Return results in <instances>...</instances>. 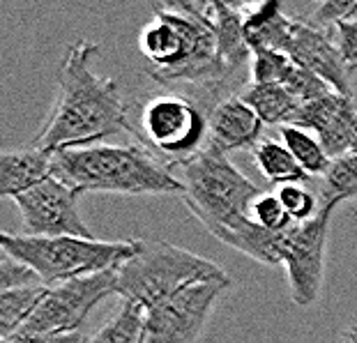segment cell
I'll return each mask as SVG.
<instances>
[{"instance_id": "cell-1", "label": "cell", "mask_w": 357, "mask_h": 343, "mask_svg": "<svg viewBox=\"0 0 357 343\" xmlns=\"http://www.w3.org/2000/svg\"><path fill=\"white\" fill-rule=\"evenodd\" d=\"M180 171L185 205L219 242L263 265L284 263L288 233H275L256 224L252 208L261 189L235 169L229 155L210 146L182 164Z\"/></svg>"}, {"instance_id": "cell-2", "label": "cell", "mask_w": 357, "mask_h": 343, "mask_svg": "<svg viewBox=\"0 0 357 343\" xmlns=\"http://www.w3.org/2000/svg\"><path fill=\"white\" fill-rule=\"evenodd\" d=\"M100 47L88 40L67 47L58 72V99L33 148L56 155L60 150L97 146L129 129V109L118 83L100 79L93 60Z\"/></svg>"}, {"instance_id": "cell-3", "label": "cell", "mask_w": 357, "mask_h": 343, "mask_svg": "<svg viewBox=\"0 0 357 343\" xmlns=\"http://www.w3.org/2000/svg\"><path fill=\"white\" fill-rule=\"evenodd\" d=\"M139 49L150 63L153 79L169 83L203 86L210 95L229 97L238 79L219 60L217 35L194 3H171L155 7V19L141 30Z\"/></svg>"}, {"instance_id": "cell-4", "label": "cell", "mask_w": 357, "mask_h": 343, "mask_svg": "<svg viewBox=\"0 0 357 343\" xmlns=\"http://www.w3.org/2000/svg\"><path fill=\"white\" fill-rule=\"evenodd\" d=\"M53 178L77 192L104 194H185L180 178L143 146H86L53 155Z\"/></svg>"}, {"instance_id": "cell-5", "label": "cell", "mask_w": 357, "mask_h": 343, "mask_svg": "<svg viewBox=\"0 0 357 343\" xmlns=\"http://www.w3.org/2000/svg\"><path fill=\"white\" fill-rule=\"evenodd\" d=\"M210 281L231 279L219 265L194 251L164 240L136 238L134 256L118 268V295L123 302H136L148 311L187 288Z\"/></svg>"}, {"instance_id": "cell-6", "label": "cell", "mask_w": 357, "mask_h": 343, "mask_svg": "<svg viewBox=\"0 0 357 343\" xmlns=\"http://www.w3.org/2000/svg\"><path fill=\"white\" fill-rule=\"evenodd\" d=\"M3 254L26 263L37 272L44 286L90 277L106 270H118L134 256L136 240L104 242L95 238H33V235H0Z\"/></svg>"}, {"instance_id": "cell-7", "label": "cell", "mask_w": 357, "mask_h": 343, "mask_svg": "<svg viewBox=\"0 0 357 343\" xmlns=\"http://www.w3.org/2000/svg\"><path fill=\"white\" fill-rule=\"evenodd\" d=\"M136 123H129L132 132L155 157L169 166H182L203 150L210 148L208 113L182 95H155L136 111Z\"/></svg>"}, {"instance_id": "cell-8", "label": "cell", "mask_w": 357, "mask_h": 343, "mask_svg": "<svg viewBox=\"0 0 357 343\" xmlns=\"http://www.w3.org/2000/svg\"><path fill=\"white\" fill-rule=\"evenodd\" d=\"M118 295V270H106L63 284L47 286V295L19 332L72 334L81 332L93 309L106 297Z\"/></svg>"}, {"instance_id": "cell-9", "label": "cell", "mask_w": 357, "mask_h": 343, "mask_svg": "<svg viewBox=\"0 0 357 343\" xmlns=\"http://www.w3.org/2000/svg\"><path fill=\"white\" fill-rule=\"evenodd\" d=\"M231 281L192 286L146 311L143 343H199L217 300Z\"/></svg>"}, {"instance_id": "cell-10", "label": "cell", "mask_w": 357, "mask_h": 343, "mask_svg": "<svg viewBox=\"0 0 357 343\" xmlns=\"http://www.w3.org/2000/svg\"><path fill=\"white\" fill-rule=\"evenodd\" d=\"M330 210H321L316 219L295 224L286 235L284 268L291 297L298 307H311L321 297L325 279V247L330 233Z\"/></svg>"}, {"instance_id": "cell-11", "label": "cell", "mask_w": 357, "mask_h": 343, "mask_svg": "<svg viewBox=\"0 0 357 343\" xmlns=\"http://www.w3.org/2000/svg\"><path fill=\"white\" fill-rule=\"evenodd\" d=\"M81 196V192L51 175L42 185L14 198V203L24 219V228L33 238H93L79 215Z\"/></svg>"}, {"instance_id": "cell-12", "label": "cell", "mask_w": 357, "mask_h": 343, "mask_svg": "<svg viewBox=\"0 0 357 343\" xmlns=\"http://www.w3.org/2000/svg\"><path fill=\"white\" fill-rule=\"evenodd\" d=\"M286 56L302 70L314 72L323 81H328L339 95L353 97L351 67L346 65L339 47L330 40L325 30L309 26L307 21L293 19L291 47H288Z\"/></svg>"}, {"instance_id": "cell-13", "label": "cell", "mask_w": 357, "mask_h": 343, "mask_svg": "<svg viewBox=\"0 0 357 343\" xmlns=\"http://www.w3.org/2000/svg\"><path fill=\"white\" fill-rule=\"evenodd\" d=\"M357 123V106L353 97L332 93L318 102L305 104L300 109V116L295 120V127H302L307 132L316 134L323 143L325 152L337 159L351 152L353 134Z\"/></svg>"}, {"instance_id": "cell-14", "label": "cell", "mask_w": 357, "mask_h": 343, "mask_svg": "<svg viewBox=\"0 0 357 343\" xmlns=\"http://www.w3.org/2000/svg\"><path fill=\"white\" fill-rule=\"evenodd\" d=\"M210 146L229 155L233 150H254L265 123L242 97H229L208 111Z\"/></svg>"}, {"instance_id": "cell-15", "label": "cell", "mask_w": 357, "mask_h": 343, "mask_svg": "<svg viewBox=\"0 0 357 343\" xmlns=\"http://www.w3.org/2000/svg\"><path fill=\"white\" fill-rule=\"evenodd\" d=\"M201 17L208 21L217 35L219 60L233 79H238L240 70L252 63V49H249L245 35V14L240 7L229 3H194Z\"/></svg>"}, {"instance_id": "cell-16", "label": "cell", "mask_w": 357, "mask_h": 343, "mask_svg": "<svg viewBox=\"0 0 357 343\" xmlns=\"http://www.w3.org/2000/svg\"><path fill=\"white\" fill-rule=\"evenodd\" d=\"M53 175V155L37 148H26L0 157V194L3 198H17L30 192Z\"/></svg>"}, {"instance_id": "cell-17", "label": "cell", "mask_w": 357, "mask_h": 343, "mask_svg": "<svg viewBox=\"0 0 357 343\" xmlns=\"http://www.w3.org/2000/svg\"><path fill=\"white\" fill-rule=\"evenodd\" d=\"M240 97L252 106L265 125H295L302 109V104L284 86H256L252 83Z\"/></svg>"}, {"instance_id": "cell-18", "label": "cell", "mask_w": 357, "mask_h": 343, "mask_svg": "<svg viewBox=\"0 0 357 343\" xmlns=\"http://www.w3.org/2000/svg\"><path fill=\"white\" fill-rule=\"evenodd\" d=\"M254 162L256 169L270 185H305L309 175L302 171V166L295 162L284 143H277L272 139H263L254 146Z\"/></svg>"}, {"instance_id": "cell-19", "label": "cell", "mask_w": 357, "mask_h": 343, "mask_svg": "<svg viewBox=\"0 0 357 343\" xmlns=\"http://www.w3.org/2000/svg\"><path fill=\"white\" fill-rule=\"evenodd\" d=\"M357 196V152L332 159L328 173L321 178L318 205L321 210H334L339 203Z\"/></svg>"}, {"instance_id": "cell-20", "label": "cell", "mask_w": 357, "mask_h": 343, "mask_svg": "<svg viewBox=\"0 0 357 343\" xmlns=\"http://www.w3.org/2000/svg\"><path fill=\"white\" fill-rule=\"evenodd\" d=\"M146 339V309L136 302H123L118 314L109 318L83 343H143Z\"/></svg>"}, {"instance_id": "cell-21", "label": "cell", "mask_w": 357, "mask_h": 343, "mask_svg": "<svg viewBox=\"0 0 357 343\" xmlns=\"http://www.w3.org/2000/svg\"><path fill=\"white\" fill-rule=\"evenodd\" d=\"M47 295V286H28L0 293V337L7 339L24 327L40 302Z\"/></svg>"}, {"instance_id": "cell-22", "label": "cell", "mask_w": 357, "mask_h": 343, "mask_svg": "<svg viewBox=\"0 0 357 343\" xmlns=\"http://www.w3.org/2000/svg\"><path fill=\"white\" fill-rule=\"evenodd\" d=\"M281 139H284V146L291 150L295 162L302 166V171L307 175H321L323 178L328 173L332 157L325 152L323 143L318 141L316 134H311L302 127L288 125L281 127Z\"/></svg>"}, {"instance_id": "cell-23", "label": "cell", "mask_w": 357, "mask_h": 343, "mask_svg": "<svg viewBox=\"0 0 357 343\" xmlns=\"http://www.w3.org/2000/svg\"><path fill=\"white\" fill-rule=\"evenodd\" d=\"M293 70L295 63L286 53L268 49L252 51V81L256 86H284Z\"/></svg>"}, {"instance_id": "cell-24", "label": "cell", "mask_w": 357, "mask_h": 343, "mask_svg": "<svg viewBox=\"0 0 357 343\" xmlns=\"http://www.w3.org/2000/svg\"><path fill=\"white\" fill-rule=\"evenodd\" d=\"M284 88L298 99L302 106L311 104V102H318V99L337 93L328 81H323L321 76H316L314 72L302 70V67H298V65H295V70L288 74V79L284 81Z\"/></svg>"}, {"instance_id": "cell-25", "label": "cell", "mask_w": 357, "mask_h": 343, "mask_svg": "<svg viewBox=\"0 0 357 343\" xmlns=\"http://www.w3.org/2000/svg\"><path fill=\"white\" fill-rule=\"evenodd\" d=\"M279 201L284 203L286 212L291 215L295 224H307V221L316 219L318 212H321V205H318V196L314 192H309L305 185H286L277 189Z\"/></svg>"}, {"instance_id": "cell-26", "label": "cell", "mask_w": 357, "mask_h": 343, "mask_svg": "<svg viewBox=\"0 0 357 343\" xmlns=\"http://www.w3.org/2000/svg\"><path fill=\"white\" fill-rule=\"evenodd\" d=\"M252 217H254L256 224H261L263 228L275 231V233H288L295 226V221L286 212L284 203L279 201L277 194H261L258 196V201L252 208Z\"/></svg>"}, {"instance_id": "cell-27", "label": "cell", "mask_w": 357, "mask_h": 343, "mask_svg": "<svg viewBox=\"0 0 357 343\" xmlns=\"http://www.w3.org/2000/svg\"><path fill=\"white\" fill-rule=\"evenodd\" d=\"M355 14H357V0H325V3H318L311 10L307 24L328 33V30L337 28L341 21L355 17Z\"/></svg>"}, {"instance_id": "cell-28", "label": "cell", "mask_w": 357, "mask_h": 343, "mask_svg": "<svg viewBox=\"0 0 357 343\" xmlns=\"http://www.w3.org/2000/svg\"><path fill=\"white\" fill-rule=\"evenodd\" d=\"M40 284L42 279L37 277V272L33 268H28L26 263H19L12 256L3 254V258H0V293L28 288V286H40Z\"/></svg>"}, {"instance_id": "cell-29", "label": "cell", "mask_w": 357, "mask_h": 343, "mask_svg": "<svg viewBox=\"0 0 357 343\" xmlns=\"http://www.w3.org/2000/svg\"><path fill=\"white\" fill-rule=\"evenodd\" d=\"M334 30H337V47L341 51V56H344L346 65L355 67L357 65V14L341 21Z\"/></svg>"}, {"instance_id": "cell-30", "label": "cell", "mask_w": 357, "mask_h": 343, "mask_svg": "<svg viewBox=\"0 0 357 343\" xmlns=\"http://www.w3.org/2000/svg\"><path fill=\"white\" fill-rule=\"evenodd\" d=\"M86 337L81 332L72 334H40V332H17L0 343H83Z\"/></svg>"}, {"instance_id": "cell-31", "label": "cell", "mask_w": 357, "mask_h": 343, "mask_svg": "<svg viewBox=\"0 0 357 343\" xmlns=\"http://www.w3.org/2000/svg\"><path fill=\"white\" fill-rule=\"evenodd\" d=\"M346 337L351 339L353 343H357V316L351 320V325H348V330H346Z\"/></svg>"}, {"instance_id": "cell-32", "label": "cell", "mask_w": 357, "mask_h": 343, "mask_svg": "<svg viewBox=\"0 0 357 343\" xmlns=\"http://www.w3.org/2000/svg\"><path fill=\"white\" fill-rule=\"evenodd\" d=\"M351 152H357V123H355V134H353V143H351Z\"/></svg>"}, {"instance_id": "cell-33", "label": "cell", "mask_w": 357, "mask_h": 343, "mask_svg": "<svg viewBox=\"0 0 357 343\" xmlns=\"http://www.w3.org/2000/svg\"><path fill=\"white\" fill-rule=\"evenodd\" d=\"M339 343H353V341H351V339H348V337H346V334H344V337H341V339H339Z\"/></svg>"}, {"instance_id": "cell-34", "label": "cell", "mask_w": 357, "mask_h": 343, "mask_svg": "<svg viewBox=\"0 0 357 343\" xmlns=\"http://www.w3.org/2000/svg\"><path fill=\"white\" fill-rule=\"evenodd\" d=\"M353 72H357V65H355V67H351V74H353Z\"/></svg>"}]
</instances>
